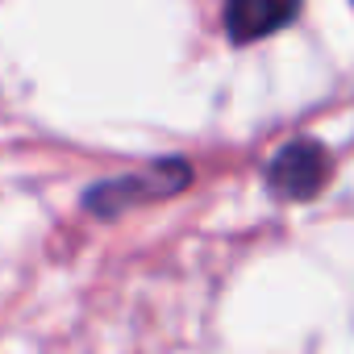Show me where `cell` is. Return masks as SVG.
Returning <instances> with one entry per match:
<instances>
[{
    "label": "cell",
    "instance_id": "1",
    "mask_svg": "<svg viewBox=\"0 0 354 354\" xmlns=\"http://www.w3.org/2000/svg\"><path fill=\"white\" fill-rule=\"evenodd\" d=\"M325 180H329V158L317 142H292L271 162V188L283 201H308L321 192Z\"/></svg>",
    "mask_w": 354,
    "mask_h": 354
},
{
    "label": "cell",
    "instance_id": "2",
    "mask_svg": "<svg viewBox=\"0 0 354 354\" xmlns=\"http://www.w3.org/2000/svg\"><path fill=\"white\" fill-rule=\"evenodd\" d=\"M300 13V0H225V30L234 42H259L279 34Z\"/></svg>",
    "mask_w": 354,
    "mask_h": 354
}]
</instances>
